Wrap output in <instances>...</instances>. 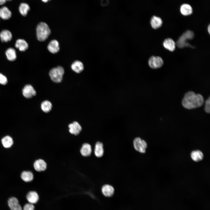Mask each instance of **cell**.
I'll list each match as a JSON object with an SVG mask.
<instances>
[{
  "mask_svg": "<svg viewBox=\"0 0 210 210\" xmlns=\"http://www.w3.org/2000/svg\"><path fill=\"white\" fill-rule=\"evenodd\" d=\"M204 98L202 95L195 94L192 91L186 93L182 101L183 106L188 109H191L201 106L204 103Z\"/></svg>",
  "mask_w": 210,
  "mask_h": 210,
  "instance_id": "obj_1",
  "label": "cell"
},
{
  "mask_svg": "<svg viewBox=\"0 0 210 210\" xmlns=\"http://www.w3.org/2000/svg\"><path fill=\"white\" fill-rule=\"evenodd\" d=\"M51 33L48 24L45 22L39 23L36 27V34L38 40L41 41H45Z\"/></svg>",
  "mask_w": 210,
  "mask_h": 210,
  "instance_id": "obj_2",
  "label": "cell"
},
{
  "mask_svg": "<svg viewBox=\"0 0 210 210\" xmlns=\"http://www.w3.org/2000/svg\"><path fill=\"white\" fill-rule=\"evenodd\" d=\"M194 32L191 30H187L179 38L176 42V46L179 48H183L186 47L194 48L188 42L189 40L192 39L194 37Z\"/></svg>",
  "mask_w": 210,
  "mask_h": 210,
  "instance_id": "obj_3",
  "label": "cell"
},
{
  "mask_svg": "<svg viewBox=\"0 0 210 210\" xmlns=\"http://www.w3.org/2000/svg\"><path fill=\"white\" fill-rule=\"evenodd\" d=\"M64 72L63 68L59 66L51 69L49 71V75L53 82L59 83L62 81Z\"/></svg>",
  "mask_w": 210,
  "mask_h": 210,
  "instance_id": "obj_4",
  "label": "cell"
},
{
  "mask_svg": "<svg viewBox=\"0 0 210 210\" xmlns=\"http://www.w3.org/2000/svg\"><path fill=\"white\" fill-rule=\"evenodd\" d=\"M133 144L134 148L137 151L141 153L146 152L147 146L144 140L140 137H136L134 139Z\"/></svg>",
  "mask_w": 210,
  "mask_h": 210,
  "instance_id": "obj_5",
  "label": "cell"
},
{
  "mask_svg": "<svg viewBox=\"0 0 210 210\" xmlns=\"http://www.w3.org/2000/svg\"><path fill=\"white\" fill-rule=\"evenodd\" d=\"M148 63L150 67L156 69L160 68L162 66L163 61L159 56H152L149 58Z\"/></svg>",
  "mask_w": 210,
  "mask_h": 210,
  "instance_id": "obj_6",
  "label": "cell"
},
{
  "mask_svg": "<svg viewBox=\"0 0 210 210\" xmlns=\"http://www.w3.org/2000/svg\"><path fill=\"white\" fill-rule=\"evenodd\" d=\"M22 94L26 98L29 99L35 96L36 92L32 86L29 84L25 85L22 90Z\"/></svg>",
  "mask_w": 210,
  "mask_h": 210,
  "instance_id": "obj_7",
  "label": "cell"
},
{
  "mask_svg": "<svg viewBox=\"0 0 210 210\" xmlns=\"http://www.w3.org/2000/svg\"><path fill=\"white\" fill-rule=\"evenodd\" d=\"M69 131L70 133L75 135H78L82 130V127L79 123L74 121L68 125Z\"/></svg>",
  "mask_w": 210,
  "mask_h": 210,
  "instance_id": "obj_8",
  "label": "cell"
},
{
  "mask_svg": "<svg viewBox=\"0 0 210 210\" xmlns=\"http://www.w3.org/2000/svg\"><path fill=\"white\" fill-rule=\"evenodd\" d=\"M8 205L11 210H23L17 198L13 197L8 201Z\"/></svg>",
  "mask_w": 210,
  "mask_h": 210,
  "instance_id": "obj_9",
  "label": "cell"
},
{
  "mask_svg": "<svg viewBox=\"0 0 210 210\" xmlns=\"http://www.w3.org/2000/svg\"><path fill=\"white\" fill-rule=\"evenodd\" d=\"M34 167L37 171L40 172L45 171L47 168V164L45 161L42 159L36 160L34 163Z\"/></svg>",
  "mask_w": 210,
  "mask_h": 210,
  "instance_id": "obj_10",
  "label": "cell"
},
{
  "mask_svg": "<svg viewBox=\"0 0 210 210\" xmlns=\"http://www.w3.org/2000/svg\"><path fill=\"white\" fill-rule=\"evenodd\" d=\"M12 13L8 8L3 6L0 8V18L3 20L9 19L12 16Z\"/></svg>",
  "mask_w": 210,
  "mask_h": 210,
  "instance_id": "obj_11",
  "label": "cell"
},
{
  "mask_svg": "<svg viewBox=\"0 0 210 210\" xmlns=\"http://www.w3.org/2000/svg\"><path fill=\"white\" fill-rule=\"evenodd\" d=\"M47 48L49 51L51 53L55 54L57 53L60 50L58 41L56 40H52L48 43Z\"/></svg>",
  "mask_w": 210,
  "mask_h": 210,
  "instance_id": "obj_12",
  "label": "cell"
},
{
  "mask_svg": "<svg viewBox=\"0 0 210 210\" xmlns=\"http://www.w3.org/2000/svg\"><path fill=\"white\" fill-rule=\"evenodd\" d=\"M26 198L29 203L34 204L38 202L39 197L36 192L35 191H31L27 194Z\"/></svg>",
  "mask_w": 210,
  "mask_h": 210,
  "instance_id": "obj_13",
  "label": "cell"
},
{
  "mask_svg": "<svg viewBox=\"0 0 210 210\" xmlns=\"http://www.w3.org/2000/svg\"><path fill=\"white\" fill-rule=\"evenodd\" d=\"M15 46L21 51H24L28 48V43L24 39H19L16 41Z\"/></svg>",
  "mask_w": 210,
  "mask_h": 210,
  "instance_id": "obj_14",
  "label": "cell"
},
{
  "mask_svg": "<svg viewBox=\"0 0 210 210\" xmlns=\"http://www.w3.org/2000/svg\"><path fill=\"white\" fill-rule=\"evenodd\" d=\"M81 155L84 157L89 156L91 154L92 148L90 144L87 143L83 144L80 150Z\"/></svg>",
  "mask_w": 210,
  "mask_h": 210,
  "instance_id": "obj_15",
  "label": "cell"
},
{
  "mask_svg": "<svg viewBox=\"0 0 210 210\" xmlns=\"http://www.w3.org/2000/svg\"><path fill=\"white\" fill-rule=\"evenodd\" d=\"M12 35L11 32L8 30L4 29L0 33V38L3 42H7L12 39Z\"/></svg>",
  "mask_w": 210,
  "mask_h": 210,
  "instance_id": "obj_16",
  "label": "cell"
},
{
  "mask_svg": "<svg viewBox=\"0 0 210 210\" xmlns=\"http://www.w3.org/2000/svg\"><path fill=\"white\" fill-rule=\"evenodd\" d=\"M103 145L101 142L98 141L95 144L94 148V154L98 158L102 157L104 154Z\"/></svg>",
  "mask_w": 210,
  "mask_h": 210,
  "instance_id": "obj_17",
  "label": "cell"
},
{
  "mask_svg": "<svg viewBox=\"0 0 210 210\" xmlns=\"http://www.w3.org/2000/svg\"><path fill=\"white\" fill-rule=\"evenodd\" d=\"M164 47L170 51H173L175 50L176 43L174 40L169 38L165 39L163 43Z\"/></svg>",
  "mask_w": 210,
  "mask_h": 210,
  "instance_id": "obj_18",
  "label": "cell"
},
{
  "mask_svg": "<svg viewBox=\"0 0 210 210\" xmlns=\"http://www.w3.org/2000/svg\"><path fill=\"white\" fill-rule=\"evenodd\" d=\"M102 191L105 196L110 197L113 194L114 190L111 186L108 184H105L102 187Z\"/></svg>",
  "mask_w": 210,
  "mask_h": 210,
  "instance_id": "obj_19",
  "label": "cell"
},
{
  "mask_svg": "<svg viewBox=\"0 0 210 210\" xmlns=\"http://www.w3.org/2000/svg\"><path fill=\"white\" fill-rule=\"evenodd\" d=\"M71 67L74 71L77 73H80L84 69L83 63L78 60L74 61L71 65Z\"/></svg>",
  "mask_w": 210,
  "mask_h": 210,
  "instance_id": "obj_20",
  "label": "cell"
},
{
  "mask_svg": "<svg viewBox=\"0 0 210 210\" xmlns=\"http://www.w3.org/2000/svg\"><path fill=\"white\" fill-rule=\"evenodd\" d=\"M150 22L152 27L155 29L160 27L162 24L161 19L159 17L155 16L152 17Z\"/></svg>",
  "mask_w": 210,
  "mask_h": 210,
  "instance_id": "obj_21",
  "label": "cell"
},
{
  "mask_svg": "<svg viewBox=\"0 0 210 210\" xmlns=\"http://www.w3.org/2000/svg\"><path fill=\"white\" fill-rule=\"evenodd\" d=\"M30 10V7L28 4L22 2L20 4L18 10L20 14L23 16L25 17Z\"/></svg>",
  "mask_w": 210,
  "mask_h": 210,
  "instance_id": "obj_22",
  "label": "cell"
},
{
  "mask_svg": "<svg viewBox=\"0 0 210 210\" xmlns=\"http://www.w3.org/2000/svg\"><path fill=\"white\" fill-rule=\"evenodd\" d=\"M5 54L7 59L9 61H14L16 59V52L13 48H10L7 49L6 51Z\"/></svg>",
  "mask_w": 210,
  "mask_h": 210,
  "instance_id": "obj_23",
  "label": "cell"
},
{
  "mask_svg": "<svg viewBox=\"0 0 210 210\" xmlns=\"http://www.w3.org/2000/svg\"><path fill=\"white\" fill-rule=\"evenodd\" d=\"M191 157L193 161L196 162H198L203 160L204 155L201 151L199 150H197L192 152L191 153Z\"/></svg>",
  "mask_w": 210,
  "mask_h": 210,
  "instance_id": "obj_24",
  "label": "cell"
},
{
  "mask_svg": "<svg viewBox=\"0 0 210 210\" xmlns=\"http://www.w3.org/2000/svg\"><path fill=\"white\" fill-rule=\"evenodd\" d=\"M181 13L184 15H188L192 13V8L191 6L187 4H184L181 5L180 8Z\"/></svg>",
  "mask_w": 210,
  "mask_h": 210,
  "instance_id": "obj_25",
  "label": "cell"
},
{
  "mask_svg": "<svg viewBox=\"0 0 210 210\" xmlns=\"http://www.w3.org/2000/svg\"><path fill=\"white\" fill-rule=\"evenodd\" d=\"M21 177L24 181L29 182L33 180L34 175L32 172L30 171H24L21 173Z\"/></svg>",
  "mask_w": 210,
  "mask_h": 210,
  "instance_id": "obj_26",
  "label": "cell"
},
{
  "mask_svg": "<svg viewBox=\"0 0 210 210\" xmlns=\"http://www.w3.org/2000/svg\"><path fill=\"white\" fill-rule=\"evenodd\" d=\"M1 141L3 146L6 148L10 147L13 144L12 138L9 136H6L4 137Z\"/></svg>",
  "mask_w": 210,
  "mask_h": 210,
  "instance_id": "obj_27",
  "label": "cell"
},
{
  "mask_svg": "<svg viewBox=\"0 0 210 210\" xmlns=\"http://www.w3.org/2000/svg\"><path fill=\"white\" fill-rule=\"evenodd\" d=\"M52 106L51 103L48 100L43 101L41 104V109L46 113H48L51 110Z\"/></svg>",
  "mask_w": 210,
  "mask_h": 210,
  "instance_id": "obj_28",
  "label": "cell"
},
{
  "mask_svg": "<svg viewBox=\"0 0 210 210\" xmlns=\"http://www.w3.org/2000/svg\"><path fill=\"white\" fill-rule=\"evenodd\" d=\"M205 111L207 113H209L210 112V97L207 99L205 102L204 108Z\"/></svg>",
  "mask_w": 210,
  "mask_h": 210,
  "instance_id": "obj_29",
  "label": "cell"
},
{
  "mask_svg": "<svg viewBox=\"0 0 210 210\" xmlns=\"http://www.w3.org/2000/svg\"><path fill=\"white\" fill-rule=\"evenodd\" d=\"M8 82V80L6 77L0 73V84L2 85H5Z\"/></svg>",
  "mask_w": 210,
  "mask_h": 210,
  "instance_id": "obj_30",
  "label": "cell"
},
{
  "mask_svg": "<svg viewBox=\"0 0 210 210\" xmlns=\"http://www.w3.org/2000/svg\"><path fill=\"white\" fill-rule=\"evenodd\" d=\"M34 209L33 204L29 203L24 205L23 210H34Z\"/></svg>",
  "mask_w": 210,
  "mask_h": 210,
  "instance_id": "obj_31",
  "label": "cell"
},
{
  "mask_svg": "<svg viewBox=\"0 0 210 210\" xmlns=\"http://www.w3.org/2000/svg\"><path fill=\"white\" fill-rule=\"evenodd\" d=\"M12 0H0V5H2L5 4L7 1H10Z\"/></svg>",
  "mask_w": 210,
  "mask_h": 210,
  "instance_id": "obj_32",
  "label": "cell"
},
{
  "mask_svg": "<svg viewBox=\"0 0 210 210\" xmlns=\"http://www.w3.org/2000/svg\"><path fill=\"white\" fill-rule=\"evenodd\" d=\"M208 32H209V33H210V25H209L208 27Z\"/></svg>",
  "mask_w": 210,
  "mask_h": 210,
  "instance_id": "obj_33",
  "label": "cell"
},
{
  "mask_svg": "<svg viewBox=\"0 0 210 210\" xmlns=\"http://www.w3.org/2000/svg\"><path fill=\"white\" fill-rule=\"evenodd\" d=\"M41 0L43 2H46L49 0Z\"/></svg>",
  "mask_w": 210,
  "mask_h": 210,
  "instance_id": "obj_34",
  "label": "cell"
}]
</instances>
